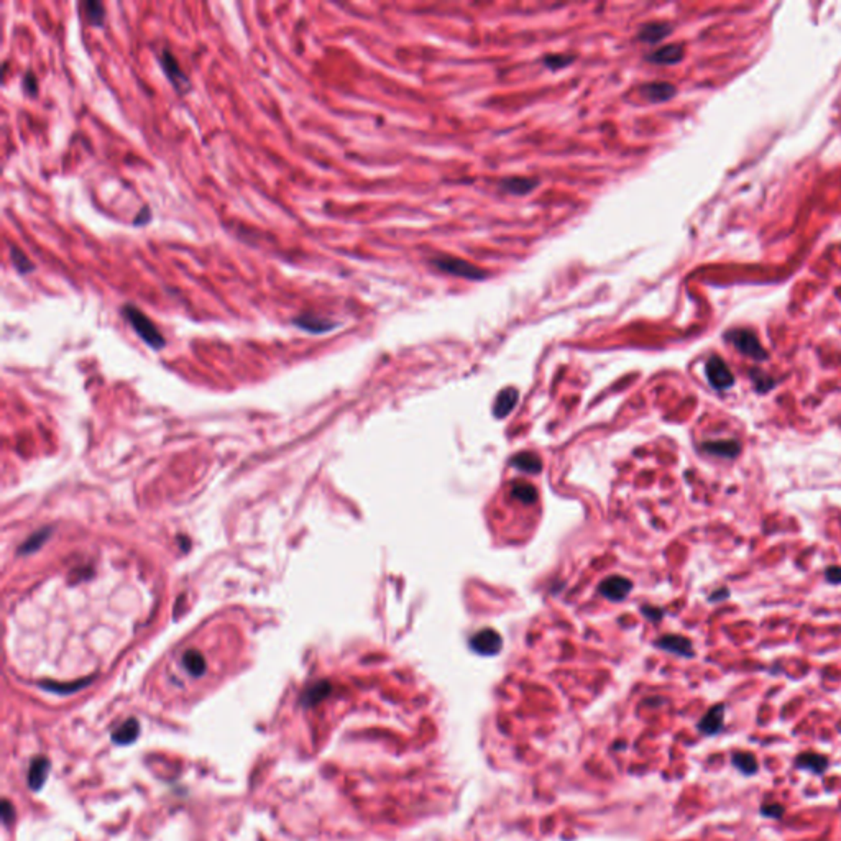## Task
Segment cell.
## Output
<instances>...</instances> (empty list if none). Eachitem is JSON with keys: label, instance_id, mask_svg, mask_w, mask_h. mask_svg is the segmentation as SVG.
Listing matches in <instances>:
<instances>
[{"label": "cell", "instance_id": "obj_1", "mask_svg": "<svg viewBox=\"0 0 841 841\" xmlns=\"http://www.w3.org/2000/svg\"><path fill=\"white\" fill-rule=\"evenodd\" d=\"M122 314L125 315V319L130 322L133 331L139 333L140 339L144 340L146 345H150L151 349L159 350L166 345V340H164L163 333L158 331V327L155 326L153 322H151V319L148 318V315H146L145 313H141L139 308H135L133 304H125L122 308Z\"/></svg>", "mask_w": 841, "mask_h": 841}, {"label": "cell", "instance_id": "obj_2", "mask_svg": "<svg viewBox=\"0 0 841 841\" xmlns=\"http://www.w3.org/2000/svg\"><path fill=\"white\" fill-rule=\"evenodd\" d=\"M431 265L444 273L453 275V277H460L470 281H483L488 278V273L477 265L470 263V261L462 260V258L451 257V255H437L431 258Z\"/></svg>", "mask_w": 841, "mask_h": 841}, {"label": "cell", "instance_id": "obj_3", "mask_svg": "<svg viewBox=\"0 0 841 841\" xmlns=\"http://www.w3.org/2000/svg\"><path fill=\"white\" fill-rule=\"evenodd\" d=\"M725 339L745 357H749L756 362H766L769 358L768 350L761 345L758 336L749 329H733L725 333Z\"/></svg>", "mask_w": 841, "mask_h": 841}, {"label": "cell", "instance_id": "obj_4", "mask_svg": "<svg viewBox=\"0 0 841 841\" xmlns=\"http://www.w3.org/2000/svg\"><path fill=\"white\" fill-rule=\"evenodd\" d=\"M705 375L709 380L710 386L716 391L729 390L735 385V375H733L727 362L718 355H711L705 363Z\"/></svg>", "mask_w": 841, "mask_h": 841}, {"label": "cell", "instance_id": "obj_5", "mask_svg": "<svg viewBox=\"0 0 841 841\" xmlns=\"http://www.w3.org/2000/svg\"><path fill=\"white\" fill-rule=\"evenodd\" d=\"M159 64H162V69L164 71V74H166V78L170 79V83L175 86L176 91H188L191 86L188 76L180 68V63H177L175 55H173L170 50H163L159 53Z\"/></svg>", "mask_w": 841, "mask_h": 841}, {"label": "cell", "instance_id": "obj_6", "mask_svg": "<svg viewBox=\"0 0 841 841\" xmlns=\"http://www.w3.org/2000/svg\"><path fill=\"white\" fill-rule=\"evenodd\" d=\"M470 648L482 656H495L501 651L503 639L495 630H482L470 639Z\"/></svg>", "mask_w": 841, "mask_h": 841}, {"label": "cell", "instance_id": "obj_7", "mask_svg": "<svg viewBox=\"0 0 841 841\" xmlns=\"http://www.w3.org/2000/svg\"><path fill=\"white\" fill-rule=\"evenodd\" d=\"M703 451L710 456L725 458V460H735L741 453V442L738 439H720V440H706L702 446Z\"/></svg>", "mask_w": 841, "mask_h": 841}, {"label": "cell", "instance_id": "obj_8", "mask_svg": "<svg viewBox=\"0 0 841 841\" xmlns=\"http://www.w3.org/2000/svg\"><path fill=\"white\" fill-rule=\"evenodd\" d=\"M725 711H727L725 703H716V705L711 706V709L702 716L700 722L697 723L698 731L706 736L718 735L725 725Z\"/></svg>", "mask_w": 841, "mask_h": 841}, {"label": "cell", "instance_id": "obj_9", "mask_svg": "<svg viewBox=\"0 0 841 841\" xmlns=\"http://www.w3.org/2000/svg\"><path fill=\"white\" fill-rule=\"evenodd\" d=\"M598 590L605 598L613 600V602H621V600H625L626 596L630 595V591L633 590V584H631V580H628V578L615 575L605 578L602 584H600Z\"/></svg>", "mask_w": 841, "mask_h": 841}, {"label": "cell", "instance_id": "obj_10", "mask_svg": "<svg viewBox=\"0 0 841 841\" xmlns=\"http://www.w3.org/2000/svg\"><path fill=\"white\" fill-rule=\"evenodd\" d=\"M656 646L664 649V651H667V652L675 654V656L687 657V659H691V657L695 656L692 641L688 638H685V636L666 634V636H662L659 641H657Z\"/></svg>", "mask_w": 841, "mask_h": 841}, {"label": "cell", "instance_id": "obj_11", "mask_svg": "<svg viewBox=\"0 0 841 841\" xmlns=\"http://www.w3.org/2000/svg\"><path fill=\"white\" fill-rule=\"evenodd\" d=\"M639 92H641V96L646 97L649 102H652V104H659V102H666V101L672 99L677 91H675V87L672 86L670 83L656 81V83H648V84H644V86H641Z\"/></svg>", "mask_w": 841, "mask_h": 841}, {"label": "cell", "instance_id": "obj_12", "mask_svg": "<svg viewBox=\"0 0 841 841\" xmlns=\"http://www.w3.org/2000/svg\"><path fill=\"white\" fill-rule=\"evenodd\" d=\"M794 763L795 768L804 769V771H810L817 774V776H822V774L829 769V758L820 753H813V751L800 753L797 758H795Z\"/></svg>", "mask_w": 841, "mask_h": 841}, {"label": "cell", "instance_id": "obj_13", "mask_svg": "<svg viewBox=\"0 0 841 841\" xmlns=\"http://www.w3.org/2000/svg\"><path fill=\"white\" fill-rule=\"evenodd\" d=\"M293 324L297 326L302 331L311 332V333H324L332 331L333 327H337V322H332V320L320 318V315H314V314H301L297 315V318L293 320Z\"/></svg>", "mask_w": 841, "mask_h": 841}, {"label": "cell", "instance_id": "obj_14", "mask_svg": "<svg viewBox=\"0 0 841 841\" xmlns=\"http://www.w3.org/2000/svg\"><path fill=\"white\" fill-rule=\"evenodd\" d=\"M537 184H539V181L526 176H511L500 181L501 189H505L506 193L513 196H526L531 193L532 189H536Z\"/></svg>", "mask_w": 841, "mask_h": 841}, {"label": "cell", "instance_id": "obj_15", "mask_svg": "<svg viewBox=\"0 0 841 841\" xmlns=\"http://www.w3.org/2000/svg\"><path fill=\"white\" fill-rule=\"evenodd\" d=\"M649 61L656 64H677L684 60L682 44H666L648 56Z\"/></svg>", "mask_w": 841, "mask_h": 841}, {"label": "cell", "instance_id": "obj_16", "mask_svg": "<svg viewBox=\"0 0 841 841\" xmlns=\"http://www.w3.org/2000/svg\"><path fill=\"white\" fill-rule=\"evenodd\" d=\"M672 33V26L664 21H652L646 24L639 30L638 40L643 43H657Z\"/></svg>", "mask_w": 841, "mask_h": 841}, {"label": "cell", "instance_id": "obj_17", "mask_svg": "<svg viewBox=\"0 0 841 841\" xmlns=\"http://www.w3.org/2000/svg\"><path fill=\"white\" fill-rule=\"evenodd\" d=\"M48 771H50V761L46 758H35L30 764L28 771V786L32 790L42 789L44 781H46Z\"/></svg>", "mask_w": 841, "mask_h": 841}, {"label": "cell", "instance_id": "obj_18", "mask_svg": "<svg viewBox=\"0 0 841 841\" xmlns=\"http://www.w3.org/2000/svg\"><path fill=\"white\" fill-rule=\"evenodd\" d=\"M519 393L518 390L514 388H506L503 390L500 395H498L495 406H493V413H495V416L498 419H503V417H506L510 415L511 411H513L516 403H518Z\"/></svg>", "mask_w": 841, "mask_h": 841}, {"label": "cell", "instance_id": "obj_19", "mask_svg": "<svg viewBox=\"0 0 841 841\" xmlns=\"http://www.w3.org/2000/svg\"><path fill=\"white\" fill-rule=\"evenodd\" d=\"M731 763L733 766L741 774H745V776H754V774L759 771L758 759H756V756L749 753V751H735V753L731 754Z\"/></svg>", "mask_w": 841, "mask_h": 841}, {"label": "cell", "instance_id": "obj_20", "mask_svg": "<svg viewBox=\"0 0 841 841\" xmlns=\"http://www.w3.org/2000/svg\"><path fill=\"white\" fill-rule=\"evenodd\" d=\"M182 666H184V669L188 670V674L193 675V677H201V675L206 674V659H204V656L199 651H196V649H188V651H184L182 654Z\"/></svg>", "mask_w": 841, "mask_h": 841}, {"label": "cell", "instance_id": "obj_21", "mask_svg": "<svg viewBox=\"0 0 841 841\" xmlns=\"http://www.w3.org/2000/svg\"><path fill=\"white\" fill-rule=\"evenodd\" d=\"M511 465L521 471H526V474H539L542 470L541 457L531 452L518 453V456L511 458Z\"/></svg>", "mask_w": 841, "mask_h": 841}, {"label": "cell", "instance_id": "obj_22", "mask_svg": "<svg viewBox=\"0 0 841 841\" xmlns=\"http://www.w3.org/2000/svg\"><path fill=\"white\" fill-rule=\"evenodd\" d=\"M139 733H140L139 722H137V720H127L125 723L120 725V727L112 733V740L117 743V745H130V743L137 740Z\"/></svg>", "mask_w": 841, "mask_h": 841}, {"label": "cell", "instance_id": "obj_23", "mask_svg": "<svg viewBox=\"0 0 841 841\" xmlns=\"http://www.w3.org/2000/svg\"><path fill=\"white\" fill-rule=\"evenodd\" d=\"M331 691L332 687L329 682H318L306 691L304 695H302V702H304L306 706H313L315 703L322 702L331 693Z\"/></svg>", "mask_w": 841, "mask_h": 841}, {"label": "cell", "instance_id": "obj_24", "mask_svg": "<svg viewBox=\"0 0 841 841\" xmlns=\"http://www.w3.org/2000/svg\"><path fill=\"white\" fill-rule=\"evenodd\" d=\"M749 378H751V381H753L756 393H759V395H766L774 388V386H776V380H774L772 376H769L768 373L759 370V368H751Z\"/></svg>", "mask_w": 841, "mask_h": 841}, {"label": "cell", "instance_id": "obj_25", "mask_svg": "<svg viewBox=\"0 0 841 841\" xmlns=\"http://www.w3.org/2000/svg\"><path fill=\"white\" fill-rule=\"evenodd\" d=\"M511 496L524 503V505H532L537 500V492L529 483H516L511 488Z\"/></svg>", "mask_w": 841, "mask_h": 841}, {"label": "cell", "instance_id": "obj_26", "mask_svg": "<svg viewBox=\"0 0 841 841\" xmlns=\"http://www.w3.org/2000/svg\"><path fill=\"white\" fill-rule=\"evenodd\" d=\"M10 257H12V265H13V268H15L17 271H19V273H21V275H28V273H32V271H35V265H33V261L30 260V258L26 257L25 253L20 250V248L12 247V248H10Z\"/></svg>", "mask_w": 841, "mask_h": 841}, {"label": "cell", "instance_id": "obj_27", "mask_svg": "<svg viewBox=\"0 0 841 841\" xmlns=\"http://www.w3.org/2000/svg\"><path fill=\"white\" fill-rule=\"evenodd\" d=\"M84 8H86V15L92 25L97 26V28L104 25L105 8L102 6V2H99V0H87L84 3Z\"/></svg>", "mask_w": 841, "mask_h": 841}, {"label": "cell", "instance_id": "obj_28", "mask_svg": "<svg viewBox=\"0 0 841 841\" xmlns=\"http://www.w3.org/2000/svg\"><path fill=\"white\" fill-rule=\"evenodd\" d=\"M573 60H575V56H571V55H549L544 58V64H546V68L557 71V69L567 68L569 64L573 63Z\"/></svg>", "mask_w": 841, "mask_h": 841}, {"label": "cell", "instance_id": "obj_29", "mask_svg": "<svg viewBox=\"0 0 841 841\" xmlns=\"http://www.w3.org/2000/svg\"><path fill=\"white\" fill-rule=\"evenodd\" d=\"M759 812L761 815H764L766 818H776V820H779V818H782V815H784L786 808L784 805L781 804H764L761 805Z\"/></svg>", "mask_w": 841, "mask_h": 841}, {"label": "cell", "instance_id": "obj_30", "mask_svg": "<svg viewBox=\"0 0 841 841\" xmlns=\"http://www.w3.org/2000/svg\"><path fill=\"white\" fill-rule=\"evenodd\" d=\"M50 536V532H48V529H44V531L35 534L30 541H26L24 547H21V553H32V550L38 549L40 544H43V541L46 539V537Z\"/></svg>", "mask_w": 841, "mask_h": 841}, {"label": "cell", "instance_id": "obj_31", "mask_svg": "<svg viewBox=\"0 0 841 841\" xmlns=\"http://www.w3.org/2000/svg\"><path fill=\"white\" fill-rule=\"evenodd\" d=\"M825 578L830 582L831 585H840L841 584V567H840V565H830V567H826Z\"/></svg>", "mask_w": 841, "mask_h": 841}, {"label": "cell", "instance_id": "obj_32", "mask_svg": "<svg viewBox=\"0 0 841 841\" xmlns=\"http://www.w3.org/2000/svg\"><path fill=\"white\" fill-rule=\"evenodd\" d=\"M24 87H25V92H28L30 96H35V94H37V91H38V84H37V78H35V74L32 73V71H28V73L25 74V79H24Z\"/></svg>", "mask_w": 841, "mask_h": 841}, {"label": "cell", "instance_id": "obj_33", "mask_svg": "<svg viewBox=\"0 0 841 841\" xmlns=\"http://www.w3.org/2000/svg\"><path fill=\"white\" fill-rule=\"evenodd\" d=\"M150 219H151V212H150V209H148V207H144V209H141V211L139 212V216L135 217V220H133V225H137V227L145 225L146 222H150Z\"/></svg>", "mask_w": 841, "mask_h": 841}, {"label": "cell", "instance_id": "obj_34", "mask_svg": "<svg viewBox=\"0 0 841 841\" xmlns=\"http://www.w3.org/2000/svg\"><path fill=\"white\" fill-rule=\"evenodd\" d=\"M728 596H729V590L725 589V587H722V589H718L716 591H713V593H711L709 596V602H711V603L723 602V600H727Z\"/></svg>", "mask_w": 841, "mask_h": 841}, {"label": "cell", "instance_id": "obj_35", "mask_svg": "<svg viewBox=\"0 0 841 841\" xmlns=\"http://www.w3.org/2000/svg\"><path fill=\"white\" fill-rule=\"evenodd\" d=\"M643 613H644V615H646L648 618H651V620H654V621L661 620V618H662V609H659V608L644 607V608H643Z\"/></svg>", "mask_w": 841, "mask_h": 841}, {"label": "cell", "instance_id": "obj_36", "mask_svg": "<svg viewBox=\"0 0 841 841\" xmlns=\"http://www.w3.org/2000/svg\"><path fill=\"white\" fill-rule=\"evenodd\" d=\"M2 817H3V822H6V823L10 822V818L13 817V808H12V805H10V802H8V800H3V804H2Z\"/></svg>", "mask_w": 841, "mask_h": 841}]
</instances>
